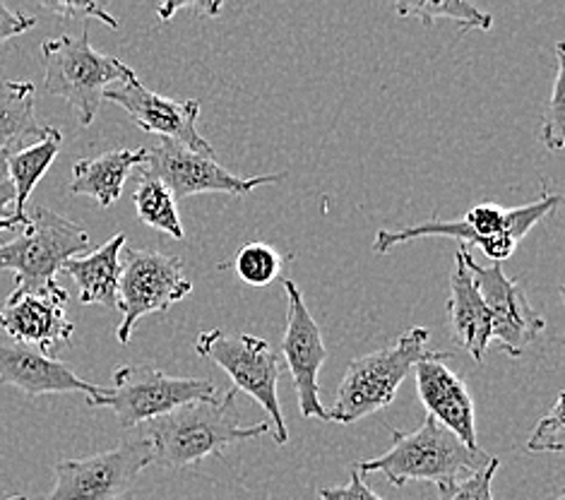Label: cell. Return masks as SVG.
Instances as JSON below:
<instances>
[{
    "label": "cell",
    "instance_id": "1",
    "mask_svg": "<svg viewBox=\"0 0 565 500\" xmlns=\"http://www.w3.org/2000/svg\"><path fill=\"white\" fill-rule=\"evenodd\" d=\"M236 390L210 402H188L164 416L145 424V440L152 448V465L185 467L203 462L207 457L222 455L236 443L270 434V424L241 426Z\"/></svg>",
    "mask_w": 565,
    "mask_h": 500
},
{
    "label": "cell",
    "instance_id": "2",
    "mask_svg": "<svg viewBox=\"0 0 565 500\" xmlns=\"http://www.w3.org/2000/svg\"><path fill=\"white\" fill-rule=\"evenodd\" d=\"M561 205V198L554 193L542 191V195L520 208H498L491 202H483L469 210L462 220L455 222H424L419 226L399 228V232H390V228H381L373 238V251L379 255H385L402 243H409L416 238H457L462 241L465 248L479 246L489 255L493 263L501 265L515 253L518 243L527 236L532 228L546 220L548 214H554Z\"/></svg>",
    "mask_w": 565,
    "mask_h": 500
},
{
    "label": "cell",
    "instance_id": "3",
    "mask_svg": "<svg viewBox=\"0 0 565 500\" xmlns=\"http://www.w3.org/2000/svg\"><path fill=\"white\" fill-rule=\"evenodd\" d=\"M390 436H393L390 450L375 459H361L356 465L359 471L363 475L381 471L395 486H405L407 481H434L440 486L472 477L491 462L487 453L467 448L460 438L430 416L412 434L390 428Z\"/></svg>",
    "mask_w": 565,
    "mask_h": 500
},
{
    "label": "cell",
    "instance_id": "4",
    "mask_svg": "<svg viewBox=\"0 0 565 500\" xmlns=\"http://www.w3.org/2000/svg\"><path fill=\"white\" fill-rule=\"evenodd\" d=\"M436 354L438 351L428 347V330L409 328L397 337L395 344L349 361L338 397L328 412V422L356 424L390 407L416 363Z\"/></svg>",
    "mask_w": 565,
    "mask_h": 500
},
{
    "label": "cell",
    "instance_id": "5",
    "mask_svg": "<svg viewBox=\"0 0 565 500\" xmlns=\"http://www.w3.org/2000/svg\"><path fill=\"white\" fill-rule=\"evenodd\" d=\"M87 248L83 224L36 205L20 236L0 246V269L15 275V291L51 294L61 287L56 277L63 265Z\"/></svg>",
    "mask_w": 565,
    "mask_h": 500
},
{
    "label": "cell",
    "instance_id": "6",
    "mask_svg": "<svg viewBox=\"0 0 565 500\" xmlns=\"http://www.w3.org/2000/svg\"><path fill=\"white\" fill-rule=\"evenodd\" d=\"M42 56L46 92L68 102L83 126H89L97 116L106 87L126 83L136 75L124 61L94 51L87 26L79 36L49 39L42 44Z\"/></svg>",
    "mask_w": 565,
    "mask_h": 500
},
{
    "label": "cell",
    "instance_id": "7",
    "mask_svg": "<svg viewBox=\"0 0 565 500\" xmlns=\"http://www.w3.org/2000/svg\"><path fill=\"white\" fill-rule=\"evenodd\" d=\"M220 397L217 385L203 377H173L152 363H128L114 371V387L87 397L89 407L111 409L124 428L150 424L188 402Z\"/></svg>",
    "mask_w": 565,
    "mask_h": 500
},
{
    "label": "cell",
    "instance_id": "8",
    "mask_svg": "<svg viewBox=\"0 0 565 500\" xmlns=\"http://www.w3.org/2000/svg\"><path fill=\"white\" fill-rule=\"evenodd\" d=\"M179 255H167L150 248L120 251L118 301L124 320L116 330V340L128 344L136 326L152 313H164L173 304L183 301L193 291V281L185 277Z\"/></svg>",
    "mask_w": 565,
    "mask_h": 500
},
{
    "label": "cell",
    "instance_id": "9",
    "mask_svg": "<svg viewBox=\"0 0 565 500\" xmlns=\"http://www.w3.org/2000/svg\"><path fill=\"white\" fill-rule=\"evenodd\" d=\"M195 351L200 357L217 363L232 377L236 392H246L270 414L277 445H287L289 430L277 397L279 359L270 342L248 332H226L217 328L198 337Z\"/></svg>",
    "mask_w": 565,
    "mask_h": 500
},
{
    "label": "cell",
    "instance_id": "10",
    "mask_svg": "<svg viewBox=\"0 0 565 500\" xmlns=\"http://www.w3.org/2000/svg\"><path fill=\"white\" fill-rule=\"evenodd\" d=\"M152 465L145 436H130L116 448L79 459H61L53 467V491L44 500H116L126 496L140 471Z\"/></svg>",
    "mask_w": 565,
    "mask_h": 500
},
{
    "label": "cell",
    "instance_id": "11",
    "mask_svg": "<svg viewBox=\"0 0 565 500\" xmlns=\"http://www.w3.org/2000/svg\"><path fill=\"white\" fill-rule=\"evenodd\" d=\"M145 175L164 183L173 198H191L203 193H226L236 198L250 195L255 188L273 185L285 179V173H267L241 179L238 173L224 169L214 157L200 155L177 142L161 140L157 147H145Z\"/></svg>",
    "mask_w": 565,
    "mask_h": 500
},
{
    "label": "cell",
    "instance_id": "12",
    "mask_svg": "<svg viewBox=\"0 0 565 500\" xmlns=\"http://www.w3.org/2000/svg\"><path fill=\"white\" fill-rule=\"evenodd\" d=\"M102 99L120 106L140 130L161 135V140L177 142L193 152L214 157V147L195 128L200 116L198 99L179 102L161 97V94L147 89L138 75H132L126 83L106 87Z\"/></svg>",
    "mask_w": 565,
    "mask_h": 500
},
{
    "label": "cell",
    "instance_id": "13",
    "mask_svg": "<svg viewBox=\"0 0 565 500\" xmlns=\"http://www.w3.org/2000/svg\"><path fill=\"white\" fill-rule=\"evenodd\" d=\"M462 260L475 277L477 289L487 304L493 326V340L503 344L510 357L518 359L536 337L546 328L544 318L532 308L527 294L522 291L518 281L505 277L501 265H479L469 248L460 246Z\"/></svg>",
    "mask_w": 565,
    "mask_h": 500
},
{
    "label": "cell",
    "instance_id": "14",
    "mask_svg": "<svg viewBox=\"0 0 565 500\" xmlns=\"http://www.w3.org/2000/svg\"><path fill=\"white\" fill-rule=\"evenodd\" d=\"M287 291V330L281 340V354H285L287 369L291 373L296 402L306 418H320L328 422V409L320 402L318 373L328 361V347L322 342V332L316 318L308 310L299 284L285 279Z\"/></svg>",
    "mask_w": 565,
    "mask_h": 500
},
{
    "label": "cell",
    "instance_id": "15",
    "mask_svg": "<svg viewBox=\"0 0 565 500\" xmlns=\"http://www.w3.org/2000/svg\"><path fill=\"white\" fill-rule=\"evenodd\" d=\"M68 291L58 287L51 294L12 291L0 308V330L12 337V342L26 344L53 357L58 344L71 342L75 326L65 313Z\"/></svg>",
    "mask_w": 565,
    "mask_h": 500
},
{
    "label": "cell",
    "instance_id": "16",
    "mask_svg": "<svg viewBox=\"0 0 565 500\" xmlns=\"http://www.w3.org/2000/svg\"><path fill=\"white\" fill-rule=\"evenodd\" d=\"M448 359L450 351H438L436 357L416 363V392L426 407V416L446 426L467 448H479L472 392L448 366Z\"/></svg>",
    "mask_w": 565,
    "mask_h": 500
},
{
    "label": "cell",
    "instance_id": "17",
    "mask_svg": "<svg viewBox=\"0 0 565 500\" xmlns=\"http://www.w3.org/2000/svg\"><path fill=\"white\" fill-rule=\"evenodd\" d=\"M0 383L22 390L24 395H58V392H83L99 395V385L83 381L63 361L18 342H0Z\"/></svg>",
    "mask_w": 565,
    "mask_h": 500
},
{
    "label": "cell",
    "instance_id": "18",
    "mask_svg": "<svg viewBox=\"0 0 565 500\" xmlns=\"http://www.w3.org/2000/svg\"><path fill=\"white\" fill-rule=\"evenodd\" d=\"M448 318H450V332L455 337V342L460 344L477 363H481L483 354H487L489 349V342L493 340L491 313L481 299L472 273H469L462 260L460 248L455 253V273L450 277Z\"/></svg>",
    "mask_w": 565,
    "mask_h": 500
},
{
    "label": "cell",
    "instance_id": "19",
    "mask_svg": "<svg viewBox=\"0 0 565 500\" xmlns=\"http://www.w3.org/2000/svg\"><path fill=\"white\" fill-rule=\"evenodd\" d=\"M126 248V234H116L89 255H77L63 265L61 273L71 275L79 289V304L116 308L120 279V251Z\"/></svg>",
    "mask_w": 565,
    "mask_h": 500
},
{
    "label": "cell",
    "instance_id": "20",
    "mask_svg": "<svg viewBox=\"0 0 565 500\" xmlns=\"http://www.w3.org/2000/svg\"><path fill=\"white\" fill-rule=\"evenodd\" d=\"M145 164V147L140 150H111L94 159H79L73 167L71 193L87 195L102 208H111L124 195L128 175Z\"/></svg>",
    "mask_w": 565,
    "mask_h": 500
},
{
    "label": "cell",
    "instance_id": "21",
    "mask_svg": "<svg viewBox=\"0 0 565 500\" xmlns=\"http://www.w3.org/2000/svg\"><path fill=\"white\" fill-rule=\"evenodd\" d=\"M34 97L32 83L0 75V152L22 150L26 140H42L51 130V126L39 124Z\"/></svg>",
    "mask_w": 565,
    "mask_h": 500
},
{
    "label": "cell",
    "instance_id": "22",
    "mask_svg": "<svg viewBox=\"0 0 565 500\" xmlns=\"http://www.w3.org/2000/svg\"><path fill=\"white\" fill-rule=\"evenodd\" d=\"M63 135L58 128H51L42 140L22 147V150L8 152V173L15 185V214H26V202L34 193L36 183L44 179L58 157Z\"/></svg>",
    "mask_w": 565,
    "mask_h": 500
},
{
    "label": "cell",
    "instance_id": "23",
    "mask_svg": "<svg viewBox=\"0 0 565 500\" xmlns=\"http://www.w3.org/2000/svg\"><path fill=\"white\" fill-rule=\"evenodd\" d=\"M132 202H136L138 220L142 224L157 228V232H164L171 238L183 241L185 232L179 220L177 198L171 195V191L164 183L152 179V175L140 173L136 193H132Z\"/></svg>",
    "mask_w": 565,
    "mask_h": 500
},
{
    "label": "cell",
    "instance_id": "24",
    "mask_svg": "<svg viewBox=\"0 0 565 500\" xmlns=\"http://www.w3.org/2000/svg\"><path fill=\"white\" fill-rule=\"evenodd\" d=\"M395 12L399 18H414L424 24H434L436 20H450L460 24L462 32L467 30L487 32L493 24L489 12L479 10L477 6L462 3V0H424V3H412V0H405V3H395Z\"/></svg>",
    "mask_w": 565,
    "mask_h": 500
},
{
    "label": "cell",
    "instance_id": "25",
    "mask_svg": "<svg viewBox=\"0 0 565 500\" xmlns=\"http://www.w3.org/2000/svg\"><path fill=\"white\" fill-rule=\"evenodd\" d=\"M234 269L238 279L250 284V287H267V284L277 279L281 269V258L273 246L255 241L246 243V246L236 253Z\"/></svg>",
    "mask_w": 565,
    "mask_h": 500
},
{
    "label": "cell",
    "instance_id": "26",
    "mask_svg": "<svg viewBox=\"0 0 565 500\" xmlns=\"http://www.w3.org/2000/svg\"><path fill=\"white\" fill-rule=\"evenodd\" d=\"M565 51L563 42L556 44V77H554V89H551V97L546 104L544 114V126H542V142L546 150L561 152L565 147Z\"/></svg>",
    "mask_w": 565,
    "mask_h": 500
},
{
    "label": "cell",
    "instance_id": "27",
    "mask_svg": "<svg viewBox=\"0 0 565 500\" xmlns=\"http://www.w3.org/2000/svg\"><path fill=\"white\" fill-rule=\"evenodd\" d=\"M498 457H491V462L477 475L467 477L455 483L438 486V500H493V477L498 471Z\"/></svg>",
    "mask_w": 565,
    "mask_h": 500
},
{
    "label": "cell",
    "instance_id": "28",
    "mask_svg": "<svg viewBox=\"0 0 565 500\" xmlns=\"http://www.w3.org/2000/svg\"><path fill=\"white\" fill-rule=\"evenodd\" d=\"M565 436H563V395L556 397L551 414L544 416L540 426L534 428L532 438L527 440L530 453H563Z\"/></svg>",
    "mask_w": 565,
    "mask_h": 500
},
{
    "label": "cell",
    "instance_id": "29",
    "mask_svg": "<svg viewBox=\"0 0 565 500\" xmlns=\"http://www.w3.org/2000/svg\"><path fill=\"white\" fill-rule=\"evenodd\" d=\"M42 6L58 18H79V20L94 18L104 24H109L111 30H118V20L111 15V12H106L99 3H42Z\"/></svg>",
    "mask_w": 565,
    "mask_h": 500
},
{
    "label": "cell",
    "instance_id": "30",
    "mask_svg": "<svg viewBox=\"0 0 565 500\" xmlns=\"http://www.w3.org/2000/svg\"><path fill=\"white\" fill-rule=\"evenodd\" d=\"M320 500H383L379 493H373L366 481L361 479V471L356 467L349 469V483L334 486V489H322Z\"/></svg>",
    "mask_w": 565,
    "mask_h": 500
},
{
    "label": "cell",
    "instance_id": "31",
    "mask_svg": "<svg viewBox=\"0 0 565 500\" xmlns=\"http://www.w3.org/2000/svg\"><path fill=\"white\" fill-rule=\"evenodd\" d=\"M34 24H36L34 18L22 15V12H15L12 8L0 3V44H6L10 39L30 32Z\"/></svg>",
    "mask_w": 565,
    "mask_h": 500
},
{
    "label": "cell",
    "instance_id": "32",
    "mask_svg": "<svg viewBox=\"0 0 565 500\" xmlns=\"http://www.w3.org/2000/svg\"><path fill=\"white\" fill-rule=\"evenodd\" d=\"M15 214V185L8 173V152H0V222Z\"/></svg>",
    "mask_w": 565,
    "mask_h": 500
},
{
    "label": "cell",
    "instance_id": "33",
    "mask_svg": "<svg viewBox=\"0 0 565 500\" xmlns=\"http://www.w3.org/2000/svg\"><path fill=\"white\" fill-rule=\"evenodd\" d=\"M179 10H198V12H205V15H220L222 6H217V3H200V6H179V3H173V6L161 8L159 15H161V20H171L173 12H179Z\"/></svg>",
    "mask_w": 565,
    "mask_h": 500
},
{
    "label": "cell",
    "instance_id": "34",
    "mask_svg": "<svg viewBox=\"0 0 565 500\" xmlns=\"http://www.w3.org/2000/svg\"><path fill=\"white\" fill-rule=\"evenodd\" d=\"M30 222V214H12L10 220L0 222V232H8V228H15V226H24Z\"/></svg>",
    "mask_w": 565,
    "mask_h": 500
},
{
    "label": "cell",
    "instance_id": "35",
    "mask_svg": "<svg viewBox=\"0 0 565 500\" xmlns=\"http://www.w3.org/2000/svg\"><path fill=\"white\" fill-rule=\"evenodd\" d=\"M0 500H30L26 496H10V498H0Z\"/></svg>",
    "mask_w": 565,
    "mask_h": 500
},
{
    "label": "cell",
    "instance_id": "36",
    "mask_svg": "<svg viewBox=\"0 0 565 500\" xmlns=\"http://www.w3.org/2000/svg\"><path fill=\"white\" fill-rule=\"evenodd\" d=\"M554 500H565V496H563V493H558Z\"/></svg>",
    "mask_w": 565,
    "mask_h": 500
}]
</instances>
